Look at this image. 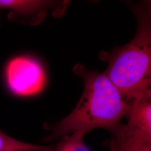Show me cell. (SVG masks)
Listing matches in <instances>:
<instances>
[{"instance_id":"3957f363","label":"cell","mask_w":151,"mask_h":151,"mask_svg":"<svg viewBox=\"0 0 151 151\" xmlns=\"http://www.w3.org/2000/svg\"><path fill=\"white\" fill-rule=\"evenodd\" d=\"M5 80L11 93L17 97L35 95L43 90L46 75L40 63L30 56L15 57L5 68Z\"/></svg>"},{"instance_id":"5b68a950","label":"cell","mask_w":151,"mask_h":151,"mask_svg":"<svg viewBox=\"0 0 151 151\" xmlns=\"http://www.w3.org/2000/svg\"><path fill=\"white\" fill-rule=\"evenodd\" d=\"M110 148L114 151H151V137L120 124L112 132Z\"/></svg>"},{"instance_id":"9c48e42d","label":"cell","mask_w":151,"mask_h":151,"mask_svg":"<svg viewBox=\"0 0 151 151\" xmlns=\"http://www.w3.org/2000/svg\"><path fill=\"white\" fill-rule=\"evenodd\" d=\"M110 150H111V151H114L113 148H110Z\"/></svg>"},{"instance_id":"7a4b0ae2","label":"cell","mask_w":151,"mask_h":151,"mask_svg":"<svg viewBox=\"0 0 151 151\" xmlns=\"http://www.w3.org/2000/svg\"><path fill=\"white\" fill-rule=\"evenodd\" d=\"M138 28L134 38L111 53L102 52L101 59L108 63L104 73L127 101L139 98L151 90V8L133 7Z\"/></svg>"},{"instance_id":"8992f818","label":"cell","mask_w":151,"mask_h":151,"mask_svg":"<svg viewBox=\"0 0 151 151\" xmlns=\"http://www.w3.org/2000/svg\"><path fill=\"white\" fill-rule=\"evenodd\" d=\"M129 104L126 125L131 129L151 137V90L141 97L130 101Z\"/></svg>"},{"instance_id":"ba28073f","label":"cell","mask_w":151,"mask_h":151,"mask_svg":"<svg viewBox=\"0 0 151 151\" xmlns=\"http://www.w3.org/2000/svg\"><path fill=\"white\" fill-rule=\"evenodd\" d=\"M85 134L77 132L65 136L57 144L54 151H91L84 143Z\"/></svg>"},{"instance_id":"277c9868","label":"cell","mask_w":151,"mask_h":151,"mask_svg":"<svg viewBox=\"0 0 151 151\" xmlns=\"http://www.w3.org/2000/svg\"><path fill=\"white\" fill-rule=\"evenodd\" d=\"M57 4L48 1L0 0V8L11 10L9 15L11 20L37 24L43 20L49 9L55 8L63 11L61 7H59Z\"/></svg>"},{"instance_id":"52a82bcc","label":"cell","mask_w":151,"mask_h":151,"mask_svg":"<svg viewBox=\"0 0 151 151\" xmlns=\"http://www.w3.org/2000/svg\"><path fill=\"white\" fill-rule=\"evenodd\" d=\"M0 151H54L52 146H39L22 142L0 130Z\"/></svg>"},{"instance_id":"6da1fadb","label":"cell","mask_w":151,"mask_h":151,"mask_svg":"<svg viewBox=\"0 0 151 151\" xmlns=\"http://www.w3.org/2000/svg\"><path fill=\"white\" fill-rule=\"evenodd\" d=\"M73 70L85 82V89L71 113L56 124L45 140L63 138L77 132L85 135L96 128L112 132L126 116L129 104L105 75L77 64Z\"/></svg>"}]
</instances>
